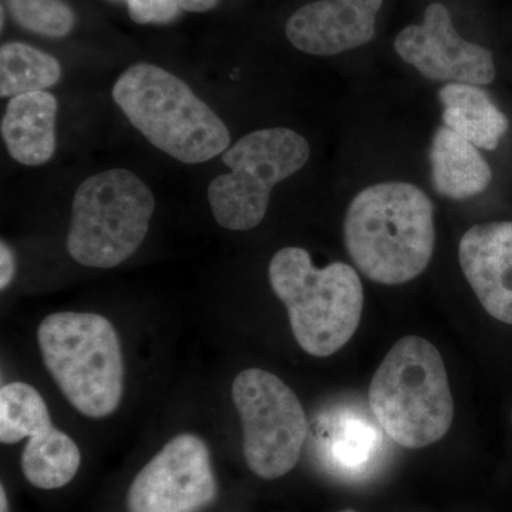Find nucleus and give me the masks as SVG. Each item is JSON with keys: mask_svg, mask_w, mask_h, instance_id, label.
<instances>
[{"mask_svg": "<svg viewBox=\"0 0 512 512\" xmlns=\"http://www.w3.org/2000/svg\"><path fill=\"white\" fill-rule=\"evenodd\" d=\"M128 15L136 23H168L180 13V0H126Z\"/></svg>", "mask_w": 512, "mask_h": 512, "instance_id": "21", "label": "nucleus"}, {"mask_svg": "<svg viewBox=\"0 0 512 512\" xmlns=\"http://www.w3.org/2000/svg\"><path fill=\"white\" fill-rule=\"evenodd\" d=\"M37 342L46 369L77 412L92 419L116 412L124 365L109 319L97 313H53L40 323Z\"/></svg>", "mask_w": 512, "mask_h": 512, "instance_id": "5", "label": "nucleus"}, {"mask_svg": "<svg viewBox=\"0 0 512 512\" xmlns=\"http://www.w3.org/2000/svg\"><path fill=\"white\" fill-rule=\"evenodd\" d=\"M6 8L23 29L47 37H64L76 25L72 8L63 0H5Z\"/></svg>", "mask_w": 512, "mask_h": 512, "instance_id": "19", "label": "nucleus"}, {"mask_svg": "<svg viewBox=\"0 0 512 512\" xmlns=\"http://www.w3.org/2000/svg\"><path fill=\"white\" fill-rule=\"evenodd\" d=\"M339 512H356V511H353V510H345V511H339Z\"/></svg>", "mask_w": 512, "mask_h": 512, "instance_id": "25", "label": "nucleus"}, {"mask_svg": "<svg viewBox=\"0 0 512 512\" xmlns=\"http://www.w3.org/2000/svg\"><path fill=\"white\" fill-rule=\"evenodd\" d=\"M217 490L207 444L194 434H178L134 478L128 512H198Z\"/></svg>", "mask_w": 512, "mask_h": 512, "instance_id": "9", "label": "nucleus"}, {"mask_svg": "<svg viewBox=\"0 0 512 512\" xmlns=\"http://www.w3.org/2000/svg\"><path fill=\"white\" fill-rule=\"evenodd\" d=\"M0 508L2 512H9L8 495H6L5 487H0Z\"/></svg>", "mask_w": 512, "mask_h": 512, "instance_id": "24", "label": "nucleus"}, {"mask_svg": "<svg viewBox=\"0 0 512 512\" xmlns=\"http://www.w3.org/2000/svg\"><path fill=\"white\" fill-rule=\"evenodd\" d=\"M111 96L131 126L181 163H207L231 147V134L217 113L180 77L156 64L128 67Z\"/></svg>", "mask_w": 512, "mask_h": 512, "instance_id": "2", "label": "nucleus"}, {"mask_svg": "<svg viewBox=\"0 0 512 512\" xmlns=\"http://www.w3.org/2000/svg\"><path fill=\"white\" fill-rule=\"evenodd\" d=\"M62 79V66L55 56L20 42L0 47V97L42 92Z\"/></svg>", "mask_w": 512, "mask_h": 512, "instance_id": "17", "label": "nucleus"}, {"mask_svg": "<svg viewBox=\"0 0 512 512\" xmlns=\"http://www.w3.org/2000/svg\"><path fill=\"white\" fill-rule=\"evenodd\" d=\"M154 210L153 191L130 170L94 174L74 192L67 251L89 268L123 264L146 239Z\"/></svg>", "mask_w": 512, "mask_h": 512, "instance_id": "6", "label": "nucleus"}, {"mask_svg": "<svg viewBox=\"0 0 512 512\" xmlns=\"http://www.w3.org/2000/svg\"><path fill=\"white\" fill-rule=\"evenodd\" d=\"M343 234L363 275L377 284H406L424 272L433 256V204L414 184L370 185L350 202Z\"/></svg>", "mask_w": 512, "mask_h": 512, "instance_id": "1", "label": "nucleus"}, {"mask_svg": "<svg viewBox=\"0 0 512 512\" xmlns=\"http://www.w3.org/2000/svg\"><path fill=\"white\" fill-rule=\"evenodd\" d=\"M369 403L399 446L416 450L443 439L453 424L454 404L436 346L419 336L394 343L370 383Z\"/></svg>", "mask_w": 512, "mask_h": 512, "instance_id": "3", "label": "nucleus"}, {"mask_svg": "<svg viewBox=\"0 0 512 512\" xmlns=\"http://www.w3.org/2000/svg\"><path fill=\"white\" fill-rule=\"evenodd\" d=\"M80 463L82 454L77 444L47 421L29 434L20 467L30 484L42 490H56L73 480Z\"/></svg>", "mask_w": 512, "mask_h": 512, "instance_id": "16", "label": "nucleus"}, {"mask_svg": "<svg viewBox=\"0 0 512 512\" xmlns=\"http://www.w3.org/2000/svg\"><path fill=\"white\" fill-rule=\"evenodd\" d=\"M458 259L485 311L512 325V222L474 225L460 239Z\"/></svg>", "mask_w": 512, "mask_h": 512, "instance_id": "12", "label": "nucleus"}, {"mask_svg": "<svg viewBox=\"0 0 512 512\" xmlns=\"http://www.w3.org/2000/svg\"><path fill=\"white\" fill-rule=\"evenodd\" d=\"M232 400L244 429L249 470L265 480L286 476L298 464L308 436L298 396L274 373L247 369L235 377Z\"/></svg>", "mask_w": 512, "mask_h": 512, "instance_id": "8", "label": "nucleus"}, {"mask_svg": "<svg viewBox=\"0 0 512 512\" xmlns=\"http://www.w3.org/2000/svg\"><path fill=\"white\" fill-rule=\"evenodd\" d=\"M394 50L433 82L487 86L495 79L491 50L464 39L454 26L450 10L441 2L427 6L421 23L400 30Z\"/></svg>", "mask_w": 512, "mask_h": 512, "instance_id": "10", "label": "nucleus"}, {"mask_svg": "<svg viewBox=\"0 0 512 512\" xmlns=\"http://www.w3.org/2000/svg\"><path fill=\"white\" fill-rule=\"evenodd\" d=\"M57 107L56 97L46 90L10 99L0 130L13 160L28 167L52 160L56 151Z\"/></svg>", "mask_w": 512, "mask_h": 512, "instance_id": "13", "label": "nucleus"}, {"mask_svg": "<svg viewBox=\"0 0 512 512\" xmlns=\"http://www.w3.org/2000/svg\"><path fill=\"white\" fill-rule=\"evenodd\" d=\"M375 444V427L365 420H348L333 437V457L340 466L357 468L369 460Z\"/></svg>", "mask_w": 512, "mask_h": 512, "instance_id": "20", "label": "nucleus"}, {"mask_svg": "<svg viewBox=\"0 0 512 512\" xmlns=\"http://www.w3.org/2000/svg\"><path fill=\"white\" fill-rule=\"evenodd\" d=\"M218 0H180L181 9L192 13H204L214 9Z\"/></svg>", "mask_w": 512, "mask_h": 512, "instance_id": "23", "label": "nucleus"}, {"mask_svg": "<svg viewBox=\"0 0 512 512\" xmlns=\"http://www.w3.org/2000/svg\"><path fill=\"white\" fill-rule=\"evenodd\" d=\"M311 157L308 140L291 128L252 131L221 154L229 173L208 185L215 221L229 231L258 227L276 184L298 173Z\"/></svg>", "mask_w": 512, "mask_h": 512, "instance_id": "7", "label": "nucleus"}, {"mask_svg": "<svg viewBox=\"0 0 512 512\" xmlns=\"http://www.w3.org/2000/svg\"><path fill=\"white\" fill-rule=\"evenodd\" d=\"M50 420L49 407L35 387L13 382L0 389V441L3 444L19 443Z\"/></svg>", "mask_w": 512, "mask_h": 512, "instance_id": "18", "label": "nucleus"}, {"mask_svg": "<svg viewBox=\"0 0 512 512\" xmlns=\"http://www.w3.org/2000/svg\"><path fill=\"white\" fill-rule=\"evenodd\" d=\"M16 274V258L5 241L0 242V289L5 291L12 284Z\"/></svg>", "mask_w": 512, "mask_h": 512, "instance_id": "22", "label": "nucleus"}, {"mask_svg": "<svg viewBox=\"0 0 512 512\" xmlns=\"http://www.w3.org/2000/svg\"><path fill=\"white\" fill-rule=\"evenodd\" d=\"M384 0H315L286 22L289 43L312 56H336L372 42Z\"/></svg>", "mask_w": 512, "mask_h": 512, "instance_id": "11", "label": "nucleus"}, {"mask_svg": "<svg viewBox=\"0 0 512 512\" xmlns=\"http://www.w3.org/2000/svg\"><path fill=\"white\" fill-rule=\"evenodd\" d=\"M431 178L437 194L450 200H467L490 187L493 171L473 143L444 126L430 147Z\"/></svg>", "mask_w": 512, "mask_h": 512, "instance_id": "14", "label": "nucleus"}, {"mask_svg": "<svg viewBox=\"0 0 512 512\" xmlns=\"http://www.w3.org/2000/svg\"><path fill=\"white\" fill-rule=\"evenodd\" d=\"M269 284L284 302L296 342L306 353H338L359 328L363 286L352 266L316 268L306 249H279L268 269Z\"/></svg>", "mask_w": 512, "mask_h": 512, "instance_id": "4", "label": "nucleus"}, {"mask_svg": "<svg viewBox=\"0 0 512 512\" xmlns=\"http://www.w3.org/2000/svg\"><path fill=\"white\" fill-rule=\"evenodd\" d=\"M444 126L456 131L477 148L493 151L507 133L510 121L480 87L448 83L441 87Z\"/></svg>", "mask_w": 512, "mask_h": 512, "instance_id": "15", "label": "nucleus"}]
</instances>
